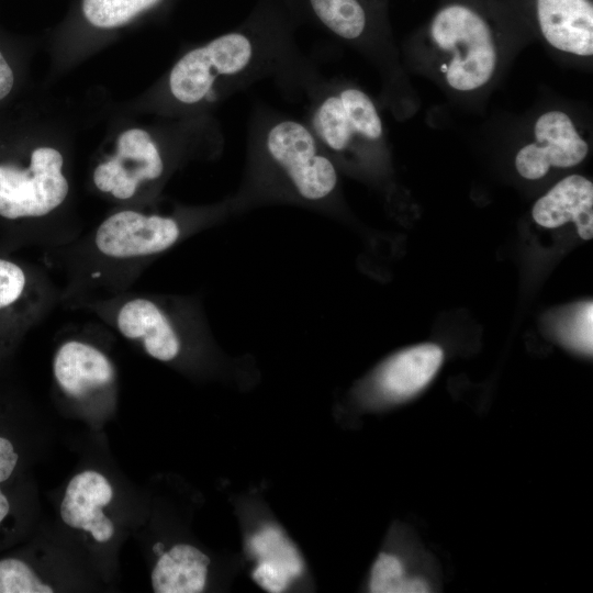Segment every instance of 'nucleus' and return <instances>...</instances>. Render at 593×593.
I'll return each instance as SVG.
<instances>
[{
	"label": "nucleus",
	"mask_w": 593,
	"mask_h": 593,
	"mask_svg": "<svg viewBox=\"0 0 593 593\" xmlns=\"http://www.w3.org/2000/svg\"><path fill=\"white\" fill-rule=\"evenodd\" d=\"M55 589L23 560H0V593H52Z\"/></svg>",
	"instance_id": "obj_20"
},
{
	"label": "nucleus",
	"mask_w": 593,
	"mask_h": 593,
	"mask_svg": "<svg viewBox=\"0 0 593 593\" xmlns=\"http://www.w3.org/2000/svg\"><path fill=\"white\" fill-rule=\"evenodd\" d=\"M369 588L373 593H426L429 591L428 584L423 579H406L402 562L389 553H380L374 561Z\"/></svg>",
	"instance_id": "obj_19"
},
{
	"label": "nucleus",
	"mask_w": 593,
	"mask_h": 593,
	"mask_svg": "<svg viewBox=\"0 0 593 593\" xmlns=\"http://www.w3.org/2000/svg\"><path fill=\"white\" fill-rule=\"evenodd\" d=\"M338 167L304 120L257 104L247 130L246 164L233 213L287 203L325 212L334 208Z\"/></svg>",
	"instance_id": "obj_3"
},
{
	"label": "nucleus",
	"mask_w": 593,
	"mask_h": 593,
	"mask_svg": "<svg viewBox=\"0 0 593 593\" xmlns=\"http://www.w3.org/2000/svg\"><path fill=\"white\" fill-rule=\"evenodd\" d=\"M538 32L553 49L575 57L593 55L592 0H534Z\"/></svg>",
	"instance_id": "obj_12"
},
{
	"label": "nucleus",
	"mask_w": 593,
	"mask_h": 593,
	"mask_svg": "<svg viewBox=\"0 0 593 593\" xmlns=\"http://www.w3.org/2000/svg\"><path fill=\"white\" fill-rule=\"evenodd\" d=\"M47 269L0 256V343L21 337L60 305Z\"/></svg>",
	"instance_id": "obj_8"
},
{
	"label": "nucleus",
	"mask_w": 593,
	"mask_h": 593,
	"mask_svg": "<svg viewBox=\"0 0 593 593\" xmlns=\"http://www.w3.org/2000/svg\"><path fill=\"white\" fill-rule=\"evenodd\" d=\"M443 357L441 348L435 344H422L399 351L378 369L376 389L384 400H406L430 382Z\"/></svg>",
	"instance_id": "obj_15"
},
{
	"label": "nucleus",
	"mask_w": 593,
	"mask_h": 593,
	"mask_svg": "<svg viewBox=\"0 0 593 593\" xmlns=\"http://www.w3.org/2000/svg\"><path fill=\"white\" fill-rule=\"evenodd\" d=\"M163 0H82V13L97 27L121 26Z\"/></svg>",
	"instance_id": "obj_18"
},
{
	"label": "nucleus",
	"mask_w": 593,
	"mask_h": 593,
	"mask_svg": "<svg viewBox=\"0 0 593 593\" xmlns=\"http://www.w3.org/2000/svg\"><path fill=\"white\" fill-rule=\"evenodd\" d=\"M52 372L58 391L78 403L108 400L115 391V365L90 327L70 333L57 345Z\"/></svg>",
	"instance_id": "obj_9"
},
{
	"label": "nucleus",
	"mask_w": 593,
	"mask_h": 593,
	"mask_svg": "<svg viewBox=\"0 0 593 593\" xmlns=\"http://www.w3.org/2000/svg\"><path fill=\"white\" fill-rule=\"evenodd\" d=\"M70 310L94 315L124 339L161 362H176L209 337L198 298L136 292L85 300Z\"/></svg>",
	"instance_id": "obj_4"
},
{
	"label": "nucleus",
	"mask_w": 593,
	"mask_h": 593,
	"mask_svg": "<svg viewBox=\"0 0 593 593\" xmlns=\"http://www.w3.org/2000/svg\"><path fill=\"white\" fill-rule=\"evenodd\" d=\"M249 546L258 558L253 578L268 592H282L303 571L295 547L276 527L260 529L251 537Z\"/></svg>",
	"instance_id": "obj_16"
},
{
	"label": "nucleus",
	"mask_w": 593,
	"mask_h": 593,
	"mask_svg": "<svg viewBox=\"0 0 593 593\" xmlns=\"http://www.w3.org/2000/svg\"><path fill=\"white\" fill-rule=\"evenodd\" d=\"M10 512V503L0 489V524L4 521Z\"/></svg>",
	"instance_id": "obj_24"
},
{
	"label": "nucleus",
	"mask_w": 593,
	"mask_h": 593,
	"mask_svg": "<svg viewBox=\"0 0 593 593\" xmlns=\"http://www.w3.org/2000/svg\"><path fill=\"white\" fill-rule=\"evenodd\" d=\"M209 557L194 546L178 544L163 551L152 571L156 593H199L208 578Z\"/></svg>",
	"instance_id": "obj_17"
},
{
	"label": "nucleus",
	"mask_w": 593,
	"mask_h": 593,
	"mask_svg": "<svg viewBox=\"0 0 593 593\" xmlns=\"http://www.w3.org/2000/svg\"><path fill=\"white\" fill-rule=\"evenodd\" d=\"M153 549L157 555H160L164 551V547L160 542L155 544Z\"/></svg>",
	"instance_id": "obj_25"
},
{
	"label": "nucleus",
	"mask_w": 593,
	"mask_h": 593,
	"mask_svg": "<svg viewBox=\"0 0 593 593\" xmlns=\"http://www.w3.org/2000/svg\"><path fill=\"white\" fill-rule=\"evenodd\" d=\"M589 153V143L573 118L552 109L535 121L530 141L516 153L515 168L527 180L545 177L551 168H570L582 163Z\"/></svg>",
	"instance_id": "obj_11"
},
{
	"label": "nucleus",
	"mask_w": 593,
	"mask_h": 593,
	"mask_svg": "<svg viewBox=\"0 0 593 593\" xmlns=\"http://www.w3.org/2000/svg\"><path fill=\"white\" fill-rule=\"evenodd\" d=\"M300 21L290 0H259L233 30L192 48L168 75L171 98L184 107L214 104L266 79L294 99L317 67L298 45Z\"/></svg>",
	"instance_id": "obj_2"
},
{
	"label": "nucleus",
	"mask_w": 593,
	"mask_h": 593,
	"mask_svg": "<svg viewBox=\"0 0 593 593\" xmlns=\"http://www.w3.org/2000/svg\"><path fill=\"white\" fill-rule=\"evenodd\" d=\"M231 213L230 199L169 213L133 208L110 213L91 231L43 251L47 266L64 276L60 305L70 310L85 300L132 290L158 257Z\"/></svg>",
	"instance_id": "obj_1"
},
{
	"label": "nucleus",
	"mask_w": 593,
	"mask_h": 593,
	"mask_svg": "<svg viewBox=\"0 0 593 593\" xmlns=\"http://www.w3.org/2000/svg\"><path fill=\"white\" fill-rule=\"evenodd\" d=\"M19 460L14 445L0 436V483L7 481L13 473Z\"/></svg>",
	"instance_id": "obj_22"
},
{
	"label": "nucleus",
	"mask_w": 593,
	"mask_h": 593,
	"mask_svg": "<svg viewBox=\"0 0 593 593\" xmlns=\"http://www.w3.org/2000/svg\"><path fill=\"white\" fill-rule=\"evenodd\" d=\"M13 81V72L3 55L0 53V100L11 91Z\"/></svg>",
	"instance_id": "obj_23"
},
{
	"label": "nucleus",
	"mask_w": 593,
	"mask_h": 593,
	"mask_svg": "<svg viewBox=\"0 0 593 593\" xmlns=\"http://www.w3.org/2000/svg\"><path fill=\"white\" fill-rule=\"evenodd\" d=\"M112 499L113 488L102 473L81 471L66 486L60 517L67 526L90 534L97 542H108L115 533V526L103 508Z\"/></svg>",
	"instance_id": "obj_13"
},
{
	"label": "nucleus",
	"mask_w": 593,
	"mask_h": 593,
	"mask_svg": "<svg viewBox=\"0 0 593 593\" xmlns=\"http://www.w3.org/2000/svg\"><path fill=\"white\" fill-rule=\"evenodd\" d=\"M427 36L440 59L443 80L452 91H479L493 79L500 63L497 35L474 7L458 1L440 7Z\"/></svg>",
	"instance_id": "obj_6"
},
{
	"label": "nucleus",
	"mask_w": 593,
	"mask_h": 593,
	"mask_svg": "<svg viewBox=\"0 0 593 593\" xmlns=\"http://www.w3.org/2000/svg\"><path fill=\"white\" fill-rule=\"evenodd\" d=\"M299 19L305 15L328 33L370 58L392 89L398 66L384 20V0H290Z\"/></svg>",
	"instance_id": "obj_7"
},
{
	"label": "nucleus",
	"mask_w": 593,
	"mask_h": 593,
	"mask_svg": "<svg viewBox=\"0 0 593 593\" xmlns=\"http://www.w3.org/2000/svg\"><path fill=\"white\" fill-rule=\"evenodd\" d=\"M566 340L575 349L592 353V302L586 303L564 332Z\"/></svg>",
	"instance_id": "obj_21"
},
{
	"label": "nucleus",
	"mask_w": 593,
	"mask_h": 593,
	"mask_svg": "<svg viewBox=\"0 0 593 593\" xmlns=\"http://www.w3.org/2000/svg\"><path fill=\"white\" fill-rule=\"evenodd\" d=\"M533 219L547 228L573 222L579 236L593 237V183L581 175H570L557 182L533 206Z\"/></svg>",
	"instance_id": "obj_14"
},
{
	"label": "nucleus",
	"mask_w": 593,
	"mask_h": 593,
	"mask_svg": "<svg viewBox=\"0 0 593 593\" xmlns=\"http://www.w3.org/2000/svg\"><path fill=\"white\" fill-rule=\"evenodd\" d=\"M168 171L169 163L152 136L131 128L119 136L114 154L96 166L92 182L101 193L130 201L163 181Z\"/></svg>",
	"instance_id": "obj_10"
},
{
	"label": "nucleus",
	"mask_w": 593,
	"mask_h": 593,
	"mask_svg": "<svg viewBox=\"0 0 593 593\" xmlns=\"http://www.w3.org/2000/svg\"><path fill=\"white\" fill-rule=\"evenodd\" d=\"M298 98L306 101L305 123L337 167H367L385 152L384 126L371 97L355 83L325 78L318 69Z\"/></svg>",
	"instance_id": "obj_5"
}]
</instances>
